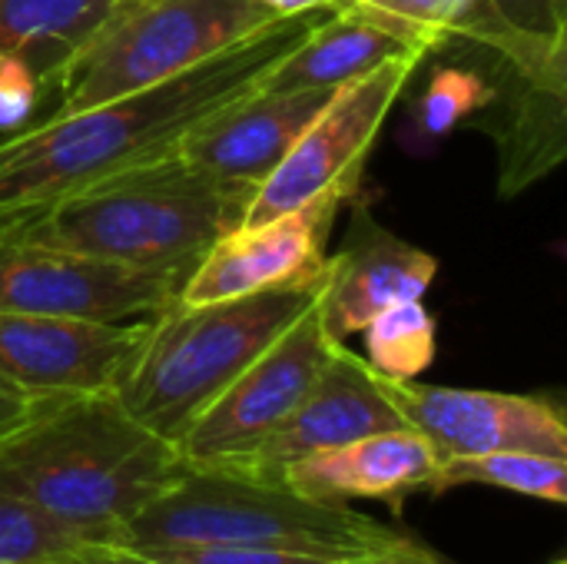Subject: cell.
<instances>
[{
    "label": "cell",
    "mask_w": 567,
    "mask_h": 564,
    "mask_svg": "<svg viewBox=\"0 0 567 564\" xmlns=\"http://www.w3.org/2000/svg\"><path fill=\"white\" fill-rule=\"evenodd\" d=\"M329 10L279 17L252 37L153 86L50 113L0 140V229L116 176L176 156L209 116L259 90Z\"/></svg>",
    "instance_id": "6da1fadb"
},
{
    "label": "cell",
    "mask_w": 567,
    "mask_h": 564,
    "mask_svg": "<svg viewBox=\"0 0 567 564\" xmlns=\"http://www.w3.org/2000/svg\"><path fill=\"white\" fill-rule=\"evenodd\" d=\"M186 469L116 392L37 396L0 432V492L123 545V529Z\"/></svg>",
    "instance_id": "7a4b0ae2"
},
{
    "label": "cell",
    "mask_w": 567,
    "mask_h": 564,
    "mask_svg": "<svg viewBox=\"0 0 567 564\" xmlns=\"http://www.w3.org/2000/svg\"><path fill=\"white\" fill-rule=\"evenodd\" d=\"M246 203V196L169 156L66 196L23 223L3 226L0 236L189 276L203 253L243 223Z\"/></svg>",
    "instance_id": "3957f363"
},
{
    "label": "cell",
    "mask_w": 567,
    "mask_h": 564,
    "mask_svg": "<svg viewBox=\"0 0 567 564\" xmlns=\"http://www.w3.org/2000/svg\"><path fill=\"white\" fill-rule=\"evenodd\" d=\"M319 289L322 283L199 306L173 299L150 316L116 399L146 429L176 442L239 372L319 302Z\"/></svg>",
    "instance_id": "277c9868"
},
{
    "label": "cell",
    "mask_w": 567,
    "mask_h": 564,
    "mask_svg": "<svg viewBox=\"0 0 567 564\" xmlns=\"http://www.w3.org/2000/svg\"><path fill=\"white\" fill-rule=\"evenodd\" d=\"M415 535L352 505H329L276 479L186 465L126 529V548L146 545H279L329 555H389Z\"/></svg>",
    "instance_id": "5b68a950"
},
{
    "label": "cell",
    "mask_w": 567,
    "mask_h": 564,
    "mask_svg": "<svg viewBox=\"0 0 567 564\" xmlns=\"http://www.w3.org/2000/svg\"><path fill=\"white\" fill-rule=\"evenodd\" d=\"M272 20L262 0H123L56 76L53 113L169 80Z\"/></svg>",
    "instance_id": "8992f818"
},
{
    "label": "cell",
    "mask_w": 567,
    "mask_h": 564,
    "mask_svg": "<svg viewBox=\"0 0 567 564\" xmlns=\"http://www.w3.org/2000/svg\"><path fill=\"white\" fill-rule=\"evenodd\" d=\"M419 63V57L392 60L339 86L296 136L282 163L249 196L239 226H262L322 196L349 203L359 193L362 170L382 133V123L389 120Z\"/></svg>",
    "instance_id": "52a82bcc"
},
{
    "label": "cell",
    "mask_w": 567,
    "mask_h": 564,
    "mask_svg": "<svg viewBox=\"0 0 567 564\" xmlns=\"http://www.w3.org/2000/svg\"><path fill=\"white\" fill-rule=\"evenodd\" d=\"M336 339L319 302L302 312L246 372H239L176 439L193 469H239L302 402L319 379Z\"/></svg>",
    "instance_id": "ba28073f"
},
{
    "label": "cell",
    "mask_w": 567,
    "mask_h": 564,
    "mask_svg": "<svg viewBox=\"0 0 567 564\" xmlns=\"http://www.w3.org/2000/svg\"><path fill=\"white\" fill-rule=\"evenodd\" d=\"M183 279V273L0 236V312L130 322L169 306Z\"/></svg>",
    "instance_id": "9c48e42d"
},
{
    "label": "cell",
    "mask_w": 567,
    "mask_h": 564,
    "mask_svg": "<svg viewBox=\"0 0 567 564\" xmlns=\"http://www.w3.org/2000/svg\"><path fill=\"white\" fill-rule=\"evenodd\" d=\"M379 379L402 422L429 439L439 459L485 452H535L567 459L565 412L542 396Z\"/></svg>",
    "instance_id": "30bf717a"
},
{
    "label": "cell",
    "mask_w": 567,
    "mask_h": 564,
    "mask_svg": "<svg viewBox=\"0 0 567 564\" xmlns=\"http://www.w3.org/2000/svg\"><path fill=\"white\" fill-rule=\"evenodd\" d=\"M146 319L96 322L0 312V382L27 396L116 392L143 339Z\"/></svg>",
    "instance_id": "8fae6325"
},
{
    "label": "cell",
    "mask_w": 567,
    "mask_h": 564,
    "mask_svg": "<svg viewBox=\"0 0 567 564\" xmlns=\"http://www.w3.org/2000/svg\"><path fill=\"white\" fill-rule=\"evenodd\" d=\"M342 206V199L322 196L262 226L229 229L189 269L176 302L199 306L322 283L326 239Z\"/></svg>",
    "instance_id": "7c38bea8"
},
{
    "label": "cell",
    "mask_w": 567,
    "mask_h": 564,
    "mask_svg": "<svg viewBox=\"0 0 567 564\" xmlns=\"http://www.w3.org/2000/svg\"><path fill=\"white\" fill-rule=\"evenodd\" d=\"M389 429L409 425L385 396L379 372L362 356L346 349V342H336L319 379L292 409V416L233 472L279 482V472L306 455L339 449Z\"/></svg>",
    "instance_id": "4fadbf2b"
},
{
    "label": "cell",
    "mask_w": 567,
    "mask_h": 564,
    "mask_svg": "<svg viewBox=\"0 0 567 564\" xmlns=\"http://www.w3.org/2000/svg\"><path fill=\"white\" fill-rule=\"evenodd\" d=\"M336 90H252L196 126L176 160L209 183L252 196Z\"/></svg>",
    "instance_id": "5bb4252c"
},
{
    "label": "cell",
    "mask_w": 567,
    "mask_h": 564,
    "mask_svg": "<svg viewBox=\"0 0 567 564\" xmlns=\"http://www.w3.org/2000/svg\"><path fill=\"white\" fill-rule=\"evenodd\" d=\"M439 276V259L399 239L359 209L346 246L326 259L319 289V316L336 342L362 332L382 309L422 299Z\"/></svg>",
    "instance_id": "9a60e30c"
},
{
    "label": "cell",
    "mask_w": 567,
    "mask_h": 564,
    "mask_svg": "<svg viewBox=\"0 0 567 564\" xmlns=\"http://www.w3.org/2000/svg\"><path fill=\"white\" fill-rule=\"evenodd\" d=\"M442 459L415 429H389L362 435L349 445L326 449L306 455L279 472L292 492L329 502V505H352L359 499L385 502L395 515L409 495L435 492Z\"/></svg>",
    "instance_id": "2e32d148"
},
{
    "label": "cell",
    "mask_w": 567,
    "mask_h": 564,
    "mask_svg": "<svg viewBox=\"0 0 567 564\" xmlns=\"http://www.w3.org/2000/svg\"><path fill=\"white\" fill-rule=\"evenodd\" d=\"M498 66V113L488 130L498 146V196L512 199L565 163L567 86L532 80L502 60Z\"/></svg>",
    "instance_id": "e0dca14e"
},
{
    "label": "cell",
    "mask_w": 567,
    "mask_h": 564,
    "mask_svg": "<svg viewBox=\"0 0 567 564\" xmlns=\"http://www.w3.org/2000/svg\"><path fill=\"white\" fill-rule=\"evenodd\" d=\"M429 53L355 7L329 10L309 37L269 70L262 90H339L392 60Z\"/></svg>",
    "instance_id": "ac0fdd59"
},
{
    "label": "cell",
    "mask_w": 567,
    "mask_h": 564,
    "mask_svg": "<svg viewBox=\"0 0 567 564\" xmlns=\"http://www.w3.org/2000/svg\"><path fill=\"white\" fill-rule=\"evenodd\" d=\"M113 10L116 0H0V50L27 60L50 96L56 76Z\"/></svg>",
    "instance_id": "d6986e66"
},
{
    "label": "cell",
    "mask_w": 567,
    "mask_h": 564,
    "mask_svg": "<svg viewBox=\"0 0 567 564\" xmlns=\"http://www.w3.org/2000/svg\"><path fill=\"white\" fill-rule=\"evenodd\" d=\"M458 485H492L538 502H567V459L535 452H485L442 459L439 482L432 495H445Z\"/></svg>",
    "instance_id": "ffe728a7"
},
{
    "label": "cell",
    "mask_w": 567,
    "mask_h": 564,
    "mask_svg": "<svg viewBox=\"0 0 567 564\" xmlns=\"http://www.w3.org/2000/svg\"><path fill=\"white\" fill-rule=\"evenodd\" d=\"M90 545H120L113 535L70 525L30 502L0 492V564H56Z\"/></svg>",
    "instance_id": "44dd1931"
},
{
    "label": "cell",
    "mask_w": 567,
    "mask_h": 564,
    "mask_svg": "<svg viewBox=\"0 0 567 564\" xmlns=\"http://www.w3.org/2000/svg\"><path fill=\"white\" fill-rule=\"evenodd\" d=\"M365 362L385 379H415L435 359V319L422 299H405L382 309L365 329Z\"/></svg>",
    "instance_id": "7402d4cb"
},
{
    "label": "cell",
    "mask_w": 567,
    "mask_h": 564,
    "mask_svg": "<svg viewBox=\"0 0 567 564\" xmlns=\"http://www.w3.org/2000/svg\"><path fill=\"white\" fill-rule=\"evenodd\" d=\"M415 545L419 539L389 555H329L279 545H146L133 552L163 564H402Z\"/></svg>",
    "instance_id": "603a6c76"
},
{
    "label": "cell",
    "mask_w": 567,
    "mask_h": 564,
    "mask_svg": "<svg viewBox=\"0 0 567 564\" xmlns=\"http://www.w3.org/2000/svg\"><path fill=\"white\" fill-rule=\"evenodd\" d=\"M495 96L498 86L482 73L462 66H442L429 80L425 93L415 100V133L425 140H439L458 123H465L468 116L488 113Z\"/></svg>",
    "instance_id": "cb8c5ba5"
},
{
    "label": "cell",
    "mask_w": 567,
    "mask_h": 564,
    "mask_svg": "<svg viewBox=\"0 0 567 564\" xmlns=\"http://www.w3.org/2000/svg\"><path fill=\"white\" fill-rule=\"evenodd\" d=\"M475 3L478 0H346L342 7H355L425 53H435L455 40Z\"/></svg>",
    "instance_id": "d4e9b609"
},
{
    "label": "cell",
    "mask_w": 567,
    "mask_h": 564,
    "mask_svg": "<svg viewBox=\"0 0 567 564\" xmlns=\"http://www.w3.org/2000/svg\"><path fill=\"white\" fill-rule=\"evenodd\" d=\"M485 3L518 37L567 47V0H485Z\"/></svg>",
    "instance_id": "484cf974"
},
{
    "label": "cell",
    "mask_w": 567,
    "mask_h": 564,
    "mask_svg": "<svg viewBox=\"0 0 567 564\" xmlns=\"http://www.w3.org/2000/svg\"><path fill=\"white\" fill-rule=\"evenodd\" d=\"M415 548H419V545H415ZM415 548H412V552H415ZM409 558H412V555H409ZM409 558H405V562H409ZM56 564H163V562H153V558L140 555V552H133V548H126V545H90V548L73 552L70 558H63V562H56Z\"/></svg>",
    "instance_id": "4316f807"
},
{
    "label": "cell",
    "mask_w": 567,
    "mask_h": 564,
    "mask_svg": "<svg viewBox=\"0 0 567 564\" xmlns=\"http://www.w3.org/2000/svg\"><path fill=\"white\" fill-rule=\"evenodd\" d=\"M33 399H37V396H27V392L13 389V386H7V382H0V432L10 429V425L30 409Z\"/></svg>",
    "instance_id": "83f0119b"
},
{
    "label": "cell",
    "mask_w": 567,
    "mask_h": 564,
    "mask_svg": "<svg viewBox=\"0 0 567 564\" xmlns=\"http://www.w3.org/2000/svg\"><path fill=\"white\" fill-rule=\"evenodd\" d=\"M262 3L279 17H296V13H309V10H339L346 0H262Z\"/></svg>",
    "instance_id": "f1b7e54d"
},
{
    "label": "cell",
    "mask_w": 567,
    "mask_h": 564,
    "mask_svg": "<svg viewBox=\"0 0 567 564\" xmlns=\"http://www.w3.org/2000/svg\"><path fill=\"white\" fill-rule=\"evenodd\" d=\"M405 564H455V562H449L445 555H439L435 548H429L425 542H419V548L412 552V558Z\"/></svg>",
    "instance_id": "f546056e"
},
{
    "label": "cell",
    "mask_w": 567,
    "mask_h": 564,
    "mask_svg": "<svg viewBox=\"0 0 567 564\" xmlns=\"http://www.w3.org/2000/svg\"><path fill=\"white\" fill-rule=\"evenodd\" d=\"M551 564H567V558H555V562Z\"/></svg>",
    "instance_id": "4dcf8cb0"
},
{
    "label": "cell",
    "mask_w": 567,
    "mask_h": 564,
    "mask_svg": "<svg viewBox=\"0 0 567 564\" xmlns=\"http://www.w3.org/2000/svg\"><path fill=\"white\" fill-rule=\"evenodd\" d=\"M116 3H123V0H116Z\"/></svg>",
    "instance_id": "1f68e13d"
}]
</instances>
